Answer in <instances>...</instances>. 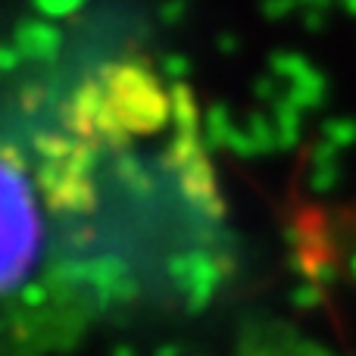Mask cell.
<instances>
[{"label":"cell","mask_w":356,"mask_h":356,"mask_svg":"<svg viewBox=\"0 0 356 356\" xmlns=\"http://www.w3.org/2000/svg\"><path fill=\"white\" fill-rule=\"evenodd\" d=\"M3 284L13 291L38 259V241H41V222H38V207L25 175L16 169L13 150L3 163Z\"/></svg>","instance_id":"cell-1"}]
</instances>
